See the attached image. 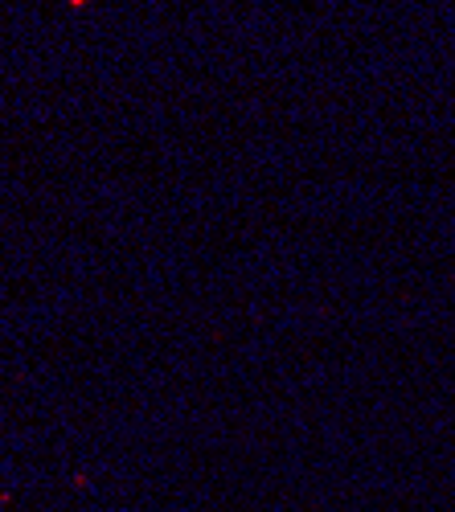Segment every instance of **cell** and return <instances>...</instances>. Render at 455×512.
<instances>
[{"label": "cell", "mask_w": 455, "mask_h": 512, "mask_svg": "<svg viewBox=\"0 0 455 512\" xmlns=\"http://www.w3.org/2000/svg\"><path fill=\"white\" fill-rule=\"evenodd\" d=\"M70 5H87V0H70Z\"/></svg>", "instance_id": "1"}]
</instances>
